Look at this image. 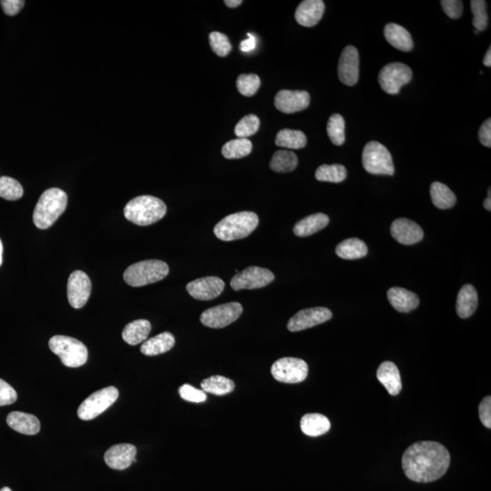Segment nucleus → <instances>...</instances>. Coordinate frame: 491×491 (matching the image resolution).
<instances>
[{"mask_svg":"<svg viewBox=\"0 0 491 491\" xmlns=\"http://www.w3.org/2000/svg\"><path fill=\"white\" fill-rule=\"evenodd\" d=\"M209 44H211L213 51L220 57H226L232 51V44L229 38L220 32H211L209 34Z\"/></svg>","mask_w":491,"mask_h":491,"instance_id":"obj_42","label":"nucleus"},{"mask_svg":"<svg viewBox=\"0 0 491 491\" xmlns=\"http://www.w3.org/2000/svg\"><path fill=\"white\" fill-rule=\"evenodd\" d=\"M412 70L401 62L387 64L378 74V82L386 93L397 95L412 79Z\"/></svg>","mask_w":491,"mask_h":491,"instance_id":"obj_10","label":"nucleus"},{"mask_svg":"<svg viewBox=\"0 0 491 491\" xmlns=\"http://www.w3.org/2000/svg\"><path fill=\"white\" fill-rule=\"evenodd\" d=\"M167 213V206L161 200L153 196L135 198L127 204L124 216L130 223L138 226H150L158 223Z\"/></svg>","mask_w":491,"mask_h":491,"instance_id":"obj_3","label":"nucleus"},{"mask_svg":"<svg viewBox=\"0 0 491 491\" xmlns=\"http://www.w3.org/2000/svg\"><path fill=\"white\" fill-rule=\"evenodd\" d=\"M483 205L485 207V209H486L488 211H491V191H490V188L489 189V196H488L487 199L485 200Z\"/></svg>","mask_w":491,"mask_h":491,"instance_id":"obj_52","label":"nucleus"},{"mask_svg":"<svg viewBox=\"0 0 491 491\" xmlns=\"http://www.w3.org/2000/svg\"><path fill=\"white\" fill-rule=\"evenodd\" d=\"M179 395L185 401L194 402V403H201L207 399L206 393L203 390L198 389L188 384H184L180 387Z\"/></svg>","mask_w":491,"mask_h":491,"instance_id":"obj_43","label":"nucleus"},{"mask_svg":"<svg viewBox=\"0 0 491 491\" xmlns=\"http://www.w3.org/2000/svg\"><path fill=\"white\" fill-rule=\"evenodd\" d=\"M348 171L339 164L322 165L316 170L315 177L319 182L340 183L347 177Z\"/></svg>","mask_w":491,"mask_h":491,"instance_id":"obj_36","label":"nucleus"},{"mask_svg":"<svg viewBox=\"0 0 491 491\" xmlns=\"http://www.w3.org/2000/svg\"><path fill=\"white\" fill-rule=\"evenodd\" d=\"M274 280V274L268 269L252 266L236 273L230 281V286L236 291L257 289L264 288Z\"/></svg>","mask_w":491,"mask_h":491,"instance_id":"obj_12","label":"nucleus"},{"mask_svg":"<svg viewBox=\"0 0 491 491\" xmlns=\"http://www.w3.org/2000/svg\"><path fill=\"white\" fill-rule=\"evenodd\" d=\"M200 386L204 392L217 396L230 394L235 389L234 381L223 376H211L204 380Z\"/></svg>","mask_w":491,"mask_h":491,"instance_id":"obj_33","label":"nucleus"},{"mask_svg":"<svg viewBox=\"0 0 491 491\" xmlns=\"http://www.w3.org/2000/svg\"><path fill=\"white\" fill-rule=\"evenodd\" d=\"M150 331H152V324L149 321L137 319L130 322L124 328L122 339L128 344L136 346L147 340Z\"/></svg>","mask_w":491,"mask_h":491,"instance_id":"obj_28","label":"nucleus"},{"mask_svg":"<svg viewBox=\"0 0 491 491\" xmlns=\"http://www.w3.org/2000/svg\"><path fill=\"white\" fill-rule=\"evenodd\" d=\"M309 373V367L303 360L282 357L271 367V374L280 383L295 384L303 383Z\"/></svg>","mask_w":491,"mask_h":491,"instance_id":"obj_9","label":"nucleus"},{"mask_svg":"<svg viewBox=\"0 0 491 491\" xmlns=\"http://www.w3.org/2000/svg\"><path fill=\"white\" fill-rule=\"evenodd\" d=\"M0 491H12V490L10 489V488L5 487V488H3V489L0 490Z\"/></svg>","mask_w":491,"mask_h":491,"instance_id":"obj_54","label":"nucleus"},{"mask_svg":"<svg viewBox=\"0 0 491 491\" xmlns=\"http://www.w3.org/2000/svg\"><path fill=\"white\" fill-rule=\"evenodd\" d=\"M67 205V195L61 188L47 189L35 207L33 221L40 230H47L58 220Z\"/></svg>","mask_w":491,"mask_h":491,"instance_id":"obj_2","label":"nucleus"},{"mask_svg":"<svg viewBox=\"0 0 491 491\" xmlns=\"http://www.w3.org/2000/svg\"><path fill=\"white\" fill-rule=\"evenodd\" d=\"M451 463V455L436 442L414 443L402 457V468L410 480L428 483L443 477Z\"/></svg>","mask_w":491,"mask_h":491,"instance_id":"obj_1","label":"nucleus"},{"mask_svg":"<svg viewBox=\"0 0 491 491\" xmlns=\"http://www.w3.org/2000/svg\"><path fill=\"white\" fill-rule=\"evenodd\" d=\"M225 283L218 277H205L191 281L187 285V291L198 300H211L223 292Z\"/></svg>","mask_w":491,"mask_h":491,"instance_id":"obj_16","label":"nucleus"},{"mask_svg":"<svg viewBox=\"0 0 491 491\" xmlns=\"http://www.w3.org/2000/svg\"><path fill=\"white\" fill-rule=\"evenodd\" d=\"M274 103L280 111L292 114L306 109L310 103V96L307 91L284 90L277 92Z\"/></svg>","mask_w":491,"mask_h":491,"instance_id":"obj_17","label":"nucleus"},{"mask_svg":"<svg viewBox=\"0 0 491 491\" xmlns=\"http://www.w3.org/2000/svg\"><path fill=\"white\" fill-rule=\"evenodd\" d=\"M3 262V244L1 239H0V266L2 265Z\"/></svg>","mask_w":491,"mask_h":491,"instance_id":"obj_53","label":"nucleus"},{"mask_svg":"<svg viewBox=\"0 0 491 491\" xmlns=\"http://www.w3.org/2000/svg\"><path fill=\"white\" fill-rule=\"evenodd\" d=\"M50 351L57 355L62 364L69 368H79L87 362V347L79 340L71 337L57 335L49 339Z\"/></svg>","mask_w":491,"mask_h":491,"instance_id":"obj_6","label":"nucleus"},{"mask_svg":"<svg viewBox=\"0 0 491 491\" xmlns=\"http://www.w3.org/2000/svg\"><path fill=\"white\" fill-rule=\"evenodd\" d=\"M92 284L88 275L81 271L70 274L67 281V300L74 309H81L90 297Z\"/></svg>","mask_w":491,"mask_h":491,"instance_id":"obj_13","label":"nucleus"},{"mask_svg":"<svg viewBox=\"0 0 491 491\" xmlns=\"http://www.w3.org/2000/svg\"><path fill=\"white\" fill-rule=\"evenodd\" d=\"M300 428L307 436L319 437L326 434L330 430V421L322 414H306L301 419Z\"/></svg>","mask_w":491,"mask_h":491,"instance_id":"obj_27","label":"nucleus"},{"mask_svg":"<svg viewBox=\"0 0 491 491\" xmlns=\"http://www.w3.org/2000/svg\"><path fill=\"white\" fill-rule=\"evenodd\" d=\"M470 7L474 19H473V26L476 31H483L488 26L487 4L484 0H472L470 2Z\"/></svg>","mask_w":491,"mask_h":491,"instance_id":"obj_41","label":"nucleus"},{"mask_svg":"<svg viewBox=\"0 0 491 491\" xmlns=\"http://www.w3.org/2000/svg\"><path fill=\"white\" fill-rule=\"evenodd\" d=\"M243 312V307L239 303H230L213 307L200 316L201 323L212 328H223L235 322Z\"/></svg>","mask_w":491,"mask_h":491,"instance_id":"obj_11","label":"nucleus"},{"mask_svg":"<svg viewBox=\"0 0 491 491\" xmlns=\"http://www.w3.org/2000/svg\"><path fill=\"white\" fill-rule=\"evenodd\" d=\"M478 416L485 427L491 428V397L484 398L478 406Z\"/></svg>","mask_w":491,"mask_h":491,"instance_id":"obj_46","label":"nucleus"},{"mask_svg":"<svg viewBox=\"0 0 491 491\" xmlns=\"http://www.w3.org/2000/svg\"><path fill=\"white\" fill-rule=\"evenodd\" d=\"M118 390L115 387H108L97 390L82 402L78 410L79 418L82 421H91L104 412L116 402Z\"/></svg>","mask_w":491,"mask_h":491,"instance_id":"obj_8","label":"nucleus"},{"mask_svg":"<svg viewBox=\"0 0 491 491\" xmlns=\"http://www.w3.org/2000/svg\"><path fill=\"white\" fill-rule=\"evenodd\" d=\"M325 11L322 0H305L298 5L295 12V19L300 25L312 28L321 22Z\"/></svg>","mask_w":491,"mask_h":491,"instance_id":"obj_20","label":"nucleus"},{"mask_svg":"<svg viewBox=\"0 0 491 491\" xmlns=\"http://www.w3.org/2000/svg\"><path fill=\"white\" fill-rule=\"evenodd\" d=\"M440 3L446 16L451 19H460L463 13V4L460 0H442Z\"/></svg>","mask_w":491,"mask_h":491,"instance_id":"obj_45","label":"nucleus"},{"mask_svg":"<svg viewBox=\"0 0 491 491\" xmlns=\"http://www.w3.org/2000/svg\"><path fill=\"white\" fill-rule=\"evenodd\" d=\"M378 381L392 396H397L402 389L401 373L398 367L392 362L381 363L377 371Z\"/></svg>","mask_w":491,"mask_h":491,"instance_id":"obj_21","label":"nucleus"},{"mask_svg":"<svg viewBox=\"0 0 491 491\" xmlns=\"http://www.w3.org/2000/svg\"><path fill=\"white\" fill-rule=\"evenodd\" d=\"M252 143L248 138H236L227 142L223 147V155L227 159H238L250 155Z\"/></svg>","mask_w":491,"mask_h":491,"instance_id":"obj_35","label":"nucleus"},{"mask_svg":"<svg viewBox=\"0 0 491 491\" xmlns=\"http://www.w3.org/2000/svg\"><path fill=\"white\" fill-rule=\"evenodd\" d=\"M362 164L367 172L373 175H394L392 154L384 145L371 141L364 147Z\"/></svg>","mask_w":491,"mask_h":491,"instance_id":"obj_7","label":"nucleus"},{"mask_svg":"<svg viewBox=\"0 0 491 491\" xmlns=\"http://www.w3.org/2000/svg\"><path fill=\"white\" fill-rule=\"evenodd\" d=\"M248 40L242 41L241 44V49L244 52L252 51L256 47L255 37L252 34H248Z\"/></svg>","mask_w":491,"mask_h":491,"instance_id":"obj_49","label":"nucleus"},{"mask_svg":"<svg viewBox=\"0 0 491 491\" xmlns=\"http://www.w3.org/2000/svg\"><path fill=\"white\" fill-rule=\"evenodd\" d=\"M24 189L17 180L10 177H0V197L14 201L22 199Z\"/></svg>","mask_w":491,"mask_h":491,"instance_id":"obj_38","label":"nucleus"},{"mask_svg":"<svg viewBox=\"0 0 491 491\" xmlns=\"http://www.w3.org/2000/svg\"><path fill=\"white\" fill-rule=\"evenodd\" d=\"M298 163V156L294 152L289 150H279L272 156L269 167L275 172L287 173L294 170Z\"/></svg>","mask_w":491,"mask_h":491,"instance_id":"obj_34","label":"nucleus"},{"mask_svg":"<svg viewBox=\"0 0 491 491\" xmlns=\"http://www.w3.org/2000/svg\"><path fill=\"white\" fill-rule=\"evenodd\" d=\"M360 56L353 46H347L340 55L339 61V78L343 84L354 86L359 81Z\"/></svg>","mask_w":491,"mask_h":491,"instance_id":"obj_15","label":"nucleus"},{"mask_svg":"<svg viewBox=\"0 0 491 491\" xmlns=\"http://www.w3.org/2000/svg\"><path fill=\"white\" fill-rule=\"evenodd\" d=\"M384 35L390 45L401 51L409 52L413 49V40L410 32L398 24H387L384 29Z\"/></svg>","mask_w":491,"mask_h":491,"instance_id":"obj_24","label":"nucleus"},{"mask_svg":"<svg viewBox=\"0 0 491 491\" xmlns=\"http://www.w3.org/2000/svg\"><path fill=\"white\" fill-rule=\"evenodd\" d=\"M260 87V79L256 74H242L236 79V88L246 97H252Z\"/></svg>","mask_w":491,"mask_h":491,"instance_id":"obj_39","label":"nucleus"},{"mask_svg":"<svg viewBox=\"0 0 491 491\" xmlns=\"http://www.w3.org/2000/svg\"><path fill=\"white\" fill-rule=\"evenodd\" d=\"M387 300L399 312L408 313L415 309L419 304V298L415 293L403 288H392L387 291Z\"/></svg>","mask_w":491,"mask_h":491,"instance_id":"obj_22","label":"nucleus"},{"mask_svg":"<svg viewBox=\"0 0 491 491\" xmlns=\"http://www.w3.org/2000/svg\"><path fill=\"white\" fill-rule=\"evenodd\" d=\"M3 11L8 16H15L19 14L25 6V1L23 0H2L0 1Z\"/></svg>","mask_w":491,"mask_h":491,"instance_id":"obj_47","label":"nucleus"},{"mask_svg":"<svg viewBox=\"0 0 491 491\" xmlns=\"http://www.w3.org/2000/svg\"><path fill=\"white\" fill-rule=\"evenodd\" d=\"M478 138L485 147H491V118H488L478 130Z\"/></svg>","mask_w":491,"mask_h":491,"instance_id":"obj_48","label":"nucleus"},{"mask_svg":"<svg viewBox=\"0 0 491 491\" xmlns=\"http://www.w3.org/2000/svg\"><path fill=\"white\" fill-rule=\"evenodd\" d=\"M260 126L259 118L250 114L239 120L235 128V134L239 138H247L256 134Z\"/></svg>","mask_w":491,"mask_h":491,"instance_id":"obj_40","label":"nucleus"},{"mask_svg":"<svg viewBox=\"0 0 491 491\" xmlns=\"http://www.w3.org/2000/svg\"><path fill=\"white\" fill-rule=\"evenodd\" d=\"M17 399L16 390L10 384L0 378V406L15 403Z\"/></svg>","mask_w":491,"mask_h":491,"instance_id":"obj_44","label":"nucleus"},{"mask_svg":"<svg viewBox=\"0 0 491 491\" xmlns=\"http://www.w3.org/2000/svg\"><path fill=\"white\" fill-rule=\"evenodd\" d=\"M336 254L343 259H362L368 254V247L362 239H348L338 245Z\"/></svg>","mask_w":491,"mask_h":491,"instance_id":"obj_30","label":"nucleus"},{"mask_svg":"<svg viewBox=\"0 0 491 491\" xmlns=\"http://www.w3.org/2000/svg\"><path fill=\"white\" fill-rule=\"evenodd\" d=\"M259 225L256 213L242 211L227 216L214 227V234L223 241H238L247 238Z\"/></svg>","mask_w":491,"mask_h":491,"instance_id":"obj_4","label":"nucleus"},{"mask_svg":"<svg viewBox=\"0 0 491 491\" xmlns=\"http://www.w3.org/2000/svg\"><path fill=\"white\" fill-rule=\"evenodd\" d=\"M170 272L167 263L158 259L144 260L129 266L124 272V280L131 287L138 288L165 279Z\"/></svg>","mask_w":491,"mask_h":491,"instance_id":"obj_5","label":"nucleus"},{"mask_svg":"<svg viewBox=\"0 0 491 491\" xmlns=\"http://www.w3.org/2000/svg\"><path fill=\"white\" fill-rule=\"evenodd\" d=\"M483 64L485 65V66H486L488 67H491V49H490V47L489 49H488L486 55H485V57L483 59Z\"/></svg>","mask_w":491,"mask_h":491,"instance_id":"obj_51","label":"nucleus"},{"mask_svg":"<svg viewBox=\"0 0 491 491\" xmlns=\"http://www.w3.org/2000/svg\"><path fill=\"white\" fill-rule=\"evenodd\" d=\"M137 449L131 444H118L111 446L106 451L104 460L109 468L123 470L129 468L133 462H136Z\"/></svg>","mask_w":491,"mask_h":491,"instance_id":"obj_19","label":"nucleus"},{"mask_svg":"<svg viewBox=\"0 0 491 491\" xmlns=\"http://www.w3.org/2000/svg\"><path fill=\"white\" fill-rule=\"evenodd\" d=\"M332 318V312L327 307H312L300 310L289 319L288 330L297 332L324 323Z\"/></svg>","mask_w":491,"mask_h":491,"instance_id":"obj_14","label":"nucleus"},{"mask_svg":"<svg viewBox=\"0 0 491 491\" xmlns=\"http://www.w3.org/2000/svg\"><path fill=\"white\" fill-rule=\"evenodd\" d=\"M328 223H330V218L327 215L323 213H316V214L307 216L296 223L293 232L296 236L304 238V236L315 234L327 227Z\"/></svg>","mask_w":491,"mask_h":491,"instance_id":"obj_25","label":"nucleus"},{"mask_svg":"<svg viewBox=\"0 0 491 491\" xmlns=\"http://www.w3.org/2000/svg\"><path fill=\"white\" fill-rule=\"evenodd\" d=\"M224 3L227 7L232 8L239 7V5L242 4L241 0H225Z\"/></svg>","mask_w":491,"mask_h":491,"instance_id":"obj_50","label":"nucleus"},{"mask_svg":"<svg viewBox=\"0 0 491 491\" xmlns=\"http://www.w3.org/2000/svg\"><path fill=\"white\" fill-rule=\"evenodd\" d=\"M275 143L285 149L300 150L306 146L307 138L300 130L285 129L277 133Z\"/></svg>","mask_w":491,"mask_h":491,"instance_id":"obj_32","label":"nucleus"},{"mask_svg":"<svg viewBox=\"0 0 491 491\" xmlns=\"http://www.w3.org/2000/svg\"><path fill=\"white\" fill-rule=\"evenodd\" d=\"M327 132L331 142L341 146L345 142V120L339 114H334L328 120Z\"/></svg>","mask_w":491,"mask_h":491,"instance_id":"obj_37","label":"nucleus"},{"mask_svg":"<svg viewBox=\"0 0 491 491\" xmlns=\"http://www.w3.org/2000/svg\"><path fill=\"white\" fill-rule=\"evenodd\" d=\"M478 293L474 287L465 285L458 294L457 314L461 319H468L478 307Z\"/></svg>","mask_w":491,"mask_h":491,"instance_id":"obj_29","label":"nucleus"},{"mask_svg":"<svg viewBox=\"0 0 491 491\" xmlns=\"http://www.w3.org/2000/svg\"><path fill=\"white\" fill-rule=\"evenodd\" d=\"M431 200L440 209H451L456 204L457 198L451 189L440 182H433L430 187Z\"/></svg>","mask_w":491,"mask_h":491,"instance_id":"obj_31","label":"nucleus"},{"mask_svg":"<svg viewBox=\"0 0 491 491\" xmlns=\"http://www.w3.org/2000/svg\"><path fill=\"white\" fill-rule=\"evenodd\" d=\"M393 238L402 245H413L422 241L424 232L418 224L408 218H398L392 224Z\"/></svg>","mask_w":491,"mask_h":491,"instance_id":"obj_18","label":"nucleus"},{"mask_svg":"<svg viewBox=\"0 0 491 491\" xmlns=\"http://www.w3.org/2000/svg\"><path fill=\"white\" fill-rule=\"evenodd\" d=\"M175 345V338L170 332H162L153 338L145 340L140 348L142 354L146 356H158V355L170 351Z\"/></svg>","mask_w":491,"mask_h":491,"instance_id":"obj_26","label":"nucleus"},{"mask_svg":"<svg viewBox=\"0 0 491 491\" xmlns=\"http://www.w3.org/2000/svg\"><path fill=\"white\" fill-rule=\"evenodd\" d=\"M7 423L12 430L22 434L35 435L40 430V422L37 417L19 411L8 414Z\"/></svg>","mask_w":491,"mask_h":491,"instance_id":"obj_23","label":"nucleus"}]
</instances>
